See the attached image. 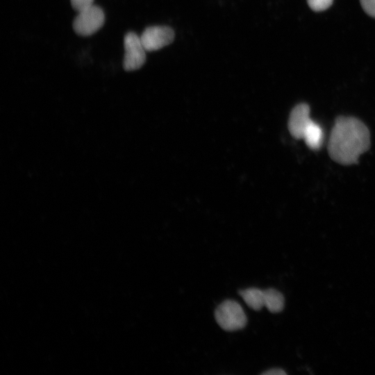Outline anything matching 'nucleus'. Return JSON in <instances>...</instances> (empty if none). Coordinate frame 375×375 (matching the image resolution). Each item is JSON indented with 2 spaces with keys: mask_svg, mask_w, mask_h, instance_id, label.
Returning a JSON list of instances; mask_svg holds the SVG:
<instances>
[{
  "mask_svg": "<svg viewBox=\"0 0 375 375\" xmlns=\"http://www.w3.org/2000/svg\"><path fill=\"white\" fill-rule=\"evenodd\" d=\"M360 1L365 12L375 18V0H360Z\"/></svg>",
  "mask_w": 375,
  "mask_h": 375,
  "instance_id": "obj_11",
  "label": "nucleus"
},
{
  "mask_svg": "<svg viewBox=\"0 0 375 375\" xmlns=\"http://www.w3.org/2000/svg\"><path fill=\"white\" fill-rule=\"evenodd\" d=\"M140 37L145 50L152 51L171 44L174 38V32L165 26H149Z\"/></svg>",
  "mask_w": 375,
  "mask_h": 375,
  "instance_id": "obj_5",
  "label": "nucleus"
},
{
  "mask_svg": "<svg viewBox=\"0 0 375 375\" xmlns=\"http://www.w3.org/2000/svg\"><path fill=\"white\" fill-rule=\"evenodd\" d=\"M71 4L74 9L80 12L92 5H93L94 0H70Z\"/></svg>",
  "mask_w": 375,
  "mask_h": 375,
  "instance_id": "obj_12",
  "label": "nucleus"
},
{
  "mask_svg": "<svg viewBox=\"0 0 375 375\" xmlns=\"http://www.w3.org/2000/svg\"><path fill=\"white\" fill-rule=\"evenodd\" d=\"M239 294L247 305L255 310H260L265 306L264 290L256 288H249L240 290Z\"/></svg>",
  "mask_w": 375,
  "mask_h": 375,
  "instance_id": "obj_8",
  "label": "nucleus"
},
{
  "mask_svg": "<svg viewBox=\"0 0 375 375\" xmlns=\"http://www.w3.org/2000/svg\"><path fill=\"white\" fill-rule=\"evenodd\" d=\"M310 8L316 12L323 11L328 8L333 0H307Z\"/></svg>",
  "mask_w": 375,
  "mask_h": 375,
  "instance_id": "obj_10",
  "label": "nucleus"
},
{
  "mask_svg": "<svg viewBox=\"0 0 375 375\" xmlns=\"http://www.w3.org/2000/svg\"><path fill=\"white\" fill-rule=\"evenodd\" d=\"M104 21L103 11L100 7L93 4L78 12L73 22V28L77 34L88 36L98 31Z\"/></svg>",
  "mask_w": 375,
  "mask_h": 375,
  "instance_id": "obj_3",
  "label": "nucleus"
},
{
  "mask_svg": "<svg viewBox=\"0 0 375 375\" xmlns=\"http://www.w3.org/2000/svg\"><path fill=\"white\" fill-rule=\"evenodd\" d=\"M124 56L123 67L126 71L140 69L145 62V49L140 37L135 33L129 32L124 36Z\"/></svg>",
  "mask_w": 375,
  "mask_h": 375,
  "instance_id": "obj_4",
  "label": "nucleus"
},
{
  "mask_svg": "<svg viewBox=\"0 0 375 375\" xmlns=\"http://www.w3.org/2000/svg\"><path fill=\"white\" fill-rule=\"evenodd\" d=\"M370 133L366 125L353 117L336 118L331 129L328 152L335 162L350 165L355 164L361 154L370 147Z\"/></svg>",
  "mask_w": 375,
  "mask_h": 375,
  "instance_id": "obj_1",
  "label": "nucleus"
},
{
  "mask_svg": "<svg viewBox=\"0 0 375 375\" xmlns=\"http://www.w3.org/2000/svg\"><path fill=\"white\" fill-rule=\"evenodd\" d=\"M312 119L310 107L307 103H299L291 111L288 120V129L296 139H303L304 132Z\"/></svg>",
  "mask_w": 375,
  "mask_h": 375,
  "instance_id": "obj_6",
  "label": "nucleus"
},
{
  "mask_svg": "<svg viewBox=\"0 0 375 375\" xmlns=\"http://www.w3.org/2000/svg\"><path fill=\"white\" fill-rule=\"evenodd\" d=\"M303 139L310 149L318 150L324 141V132L322 127L312 120L304 132Z\"/></svg>",
  "mask_w": 375,
  "mask_h": 375,
  "instance_id": "obj_7",
  "label": "nucleus"
},
{
  "mask_svg": "<svg viewBox=\"0 0 375 375\" xmlns=\"http://www.w3.org/2000/svg\"><path fill=\"white\" fill-rule=\"evenodd\" d=\"M265 306L271 312H279L284 308L283 295L274 288L264 290Z\"/></svg>",
  "mask_w": 375,
  "mask_h": 375,
  "instance_id": "obj_9",
  "label": "nucleus"
},
{
  "mask_svg": "<svg viewBox=\"0 0 375 375\" xmlns=\"http://www.w3.org/2000/svg\"><path fill=\"white\" fill-rule=\"evenodd\" d=\"M262 374H264V375H283V374H286V372L281 369H278V368H274V369H270L267 371H265L263 373H262Z\"/></svg>",
  "mask_w": 375,
  "mask_h": 375,
  "instance_id": "obj_13",
  "label": "nucleus"
},
{
  "mask_svg": "<svg viewBox=\"0 0 375 375\" xmlns=\"http://www.w3.org/2000/svg\"><path fill=\"white\" fill-rule=\"evenodd\" d=\"M215 317L219 326L227 331L243 328L247 322L242 306L233 300H226L215 310Z\"/></svg>",
  "mask_w": 375,
  "mask_h": 375,
  "instance_id": "obj_2",
  "label": "nucleus"
}]
</instances>
